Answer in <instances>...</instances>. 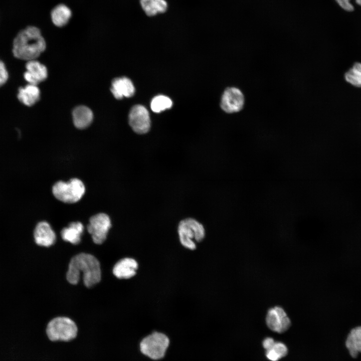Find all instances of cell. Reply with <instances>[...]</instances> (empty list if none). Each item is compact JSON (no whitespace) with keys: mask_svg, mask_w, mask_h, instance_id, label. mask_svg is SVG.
<instances>
[{"mask_svg":"<svg viewBox=\"0 0 361 361\" xmlns=\"http://www.w3.org/2000/svg\"><path fill=\"white\" fill-rule=\"evenodd\" d=\"M81 272L83 283L87 287H91L99 283L101 280V272L98 259L91 254L84 253L72 257L66 273L68 282L73 285L77 284Z\"/></svg>","mask_w":361,"mask_h":361,"instance_id":"obj_1","label":"cell"},{"mask_svg":"<svg viewBox=\"0 0 361 361\" xmlns=\"http://www.w3.org/2000/svg\"><path fill=\"white\" fill-rule=\"evenodd\" d=\"M46 48L40 30L29 26L20 31L13 41V53L18 59L27 61L36 60Z\"/></svg>","mask_w":361,"mask_h":361,"instance_id":"obj_2","label":"cell"},{"mask_svg":"<svg viewBox=\"0 0 361 361\" xmlns=\"http://www.w3.org/2000/svg\"><path fill=\"white\" fill-rule=\"evenodd\" d=\"M170 344L168 336L162 332L154 331L143 336L138 343L140 353L153 361L163 359Z\"/></svg>","mask_w":361,"mask_h":361,"instance_id":"obj_3","label":"cell"},{"mask_svg":"<svg viewBox=\"0 0 361 361\" xmlns=\"http://www.w3.org/2000/svg\"><path fill=\"white\" fill-rule=\"evenodd\" d=\"M78 327L72 319L58 316L51 319L46 328L49 340L53 342H68L75 339L78 335Z\"/></svg>","mask_w":361,"mask_h":361,"instance_id":"obj_4","label":"cell"},{"mask_svg":"<svg viewBox=\"0 0 361 361\" xmlns=\"http://www.w3.org/2000/svg\"><path fill=\"white\" fill-rule=\"evenodd\" d=\"M179 242L185 248L194 250L197 243L202 241L205 237L204 226L197 220L188 218L180 221L177 227Z\"/></svg>","mask_w":361,"mask_h":361,"instance_id":"obj_5","label":"cell"},{"mask_svg":"<svg viewBox=\"0 0 361 361\" xmlns=\"http://www.w3.org/2000/svg\"><path fill=\"white\" fill-rule=\"evenodd\" d=\"M85 192L83 183L79 179L73 178L67 182L59 181L52 188V193L58 200L68 204L78 202Z\"/></svg>","mask_w":361,"mask_h":361,"instance_id":"obj_6","label":"cell"},{"mask_svg":"<svg viewBox=\"0 0 361 361\" xmlns=\"http://www.w3.org/2000/svg\"><path fill=\"white\" fill-rule=\"evenodd\" d=\"M111 227L109 217L103 213L92 216L89 219L87 230L91 235L93 241L96 244H102L106 239Z\"/></svg>","mask_w":361,"mask_h":361,"instance_id":"obj_7","label":"cell"},{"mask_svg":"<svg viewBox=\"0 0 361 361\" xmlns=\"http://www.w3.org/2000/svg\"><path fill=\"white\" fill-rule=\"evenodd\" d=\"M265 320L270 329L280 333L286 331L291 325V320L286 312L283 308L278 305L268 309Z\"/></svg>","mask_w":361,"mask_h":361,"instance_id":"obj_8","label":"cell"},{"mask_svg":"<svg viewBox=\"0 0 361 361\" xmlns=\"http://www.w3.org/2000/svg\"><path fill=\"white\" fill-rule=\"evenodd\" d=\"M129 124L136 133H147L150 128L149 113L145 107L141 105H134L131 109L128 117Z\"/></svg>","mask_w":361,"mask_h":361,"instance_id":"obj_9","label":"cell"},{"mask_svg":"<svg viewBox=\"0 0 361 361\" xmlns=\"http://www.w3.org/2000/svg\"><path fill=\"white\" fill-rule=\"evenodd\" d=\"M245 97L242 92L236 87L227 88L224 92L221 107L226 112L233 113L240 111L244 107Z\"/></svg>","mask_w":361,"mask_h":361,"instance_id":"obj_10","label":"cell"},{"mask_svg":"<svg viewBox=\"0 0 361 361\" xmlns=\"http://www.w3.org/2000/svg\"><path fill=\"white\" fill-rule=\"evenodd\" d=\"M26 68L24 77L28 84L37 85L44 81L48 76L46 66L36 60L27 61Z\"/></svg>","mask_w":361,"mask_h":361,"instance_id":"obj_11","label":"cell"},{"mask_svg":"<svg viewBox=\"0 0 361 361\" xmlns=\"http://www.w3.org/2000/svg\"><path fill=\"white\" fill-rule=\"evenodd\" d=\"M34 237L35 242L39 246L50 247L53 245L56 239V236L50 224L45 221L37 224L34 232Z\"/></svg>","mask_w":361,"mask_h":361,"instance_id":"obj_12","label":"cell"},{"mask_svg":"<svg viewBox=\"0 0 361 361\" xmlns=\"http://www.w3.org/2000/svg\"><path fill=\"white\" fill-rule=\"evenodd\" d=\"M138 264L131 258H124L119 260L113 268V274L119 279H129L136 274Z\"/></svg>","mask_w":361,"mask_h":361,"instance_id":"obj_13","label":"cell"},{"mask_svg":"<svg viewBox=\"0 0 361 361\" xmlns=\"http://www.w3.org/2000/svg\"><path fill=\"white\" fill-rule=\"evenodd\" d=\"M110 90L117 99H121L123 97H130L135 92L133 83L129 78L125 77L113 79Z\"/></svg>","mask_w":361,"mask_h":361,"instance_id":"obj_14","label":"cell"},{"mask_svg":"<svg viewBox=\"0 0 361 361\" xmlns=\"http://www.w3.org/2000/svg\"><path fill=\"white\" fill-rule=\"evenodd\" d=\"M344 343L351 357L356 358L361 353V325L355 326L349 330Z\"/></svg>","mask_w":361,"mask_h":361,"instance_id":"obj_15","label":"cell"},{"mask_svg":"<svg viewBox=\"0 0 361 361\" xmlns=\"http://www.w3.org/2000/svg\"><path fill=\"white\" fill-rule=\"evenodd\" d=\"M140 7L146 16L155 17L164 14L168 8L167 0H139Z\"/></svg>","mask_w":361,"mask_h":361,"instance_id":"obj_16","label":"cell"},{"mask_svg":"<svg viewBox=\"0 0 361 361\" xmlns=\"http://www.w3.org/2000/svg\"><path fill=\"white\" fill-rule=\"evenodd\" d=\"M74 125L78 129H85L92 123L93 114L91 110L84 105L75 107L72 112Z\"/></svg>","mask_w":361,"mask_h":361,"instance_id":"obj_17","label":"cell"},{"mask_svg":"<svg viewBox=\"0 0 361 361\" xmlns=\"http://www.w3.org/2000/svg\"><path fill=\"white\" fill-rule=\"evenodd\" d=\"M72 16L71 10L64 4L56 5L52 9L50 13V17L53 24L59 28L67 25Z\"/></svg>","mask_w":361,"mask_h":361,"instance_id":"obj_18","label":"cell"},{"mask_svg":"<svg viewBox=\"0 0 361 361\" xmlns=\"http://www.w3.org/2000/svg\"><path fill=\"white\" fill-rule=\"evenodd\" d=\"M19 100L27 106H31L38 101L40 91L37 85L28 84L19 89L17 95Z\"/></svg>","mask_w":361,"mask_h":361,"instance_id":"obj_19","label":"cell"},{"mask_svg":"<svg viewBox=\"0 0 361 361\" xmlns=\"http://www.w3.org/2000/svg\"><path fill=\"white\" fill-rule=\"evenodd\" d=\"M84 226L80 222H72L67 227L63 228L61 232L63 240L74 245L78 244L83 233Z\"/></svg>","mask_w":361,"mask_h":361,"instance_id":"obj_20","label":"cell"},{"mask_svg":"<svg viewBox=\"0 0 361 361\" xmlns=\"http://www.w3.org/2000/svg\"><path fill=\"white\" fill-rule=\"evenodd\" d=\"M345 80L355 87H361V63L355 62L344 74Z\"/></svg>","mask_w":361,"mask_h":361,"instance_id":"obj_21","label":"cell"},{"mask_svg":"<svg viewBox=\"0 0 361 361\" xmlns=\"http://www.w3.org/2000/svg\"><path fill=\"white\" fill-rule=\"evenodd\" d=\"M172 105V101L168 97L158 95L152 99L150 107L153 112L158 113L170 108Z\"/></svg>","mask_w":361,"mask_h":361,"instance_id":"obj_22","label":"cell"},{"mask_svg":"<svg viewBox=\"0 0 361 361\" xmlns=\"http://www.w3.org/2000/svg\"><path fill=\"white\" fill-rule=\"evenodd\" d=\"M339 6L347 12H351L354 10L353 5L350 1L351 0H335ZM355 3L361 6V0H355Z\"/></svg>","mask_w":361,"mask_h":361,"instance_id":"obj_23","label":"cell"},{"mask_svg":"<svg viewBox=\"0 0 361 361\" xmlns=\"http://www.w3.org/2000/svg\"><path fill=\"white\" fill-rule=\"evenodd\" d=\"M272 349L276 351L280 358L285 356L288 353L287 346L281 342H275Z\"/></svg>","mask_w":361,"mask_h":361,"instance_id":"obj_24","label":"cell"},{"mask_svg":"<svg viewBox=\"0 0 361 361\" xmlns=\"http://www.w3.org/2000/svg\"><path fill=\"white\" fill-rule=\"evenodd\" d=\"M9 77L8 72L5 64L0 60V87L7 81Z\"/></svg>","mask_w":361,"mask_h":361,"instance_id":"obj_25","label":"cell"},{"mask_svg":"<svg viewBox=\"0 0 361 361\" xmlns=\"http://www.w3.org/2000/svg\"><path fill=\"white\" fill-rule=\"evenodd\" d=\"M266 357L271 361H278L281 358L273 349L266 350Z\"/></svg>","mask_w":361,"mask_h":361,"instance_id":"obj_26","label":"cell"},{"mask_svg":"<svg viewBox=\"0 0 361 361\" xmlns=\"http://www.w3.org/2000/svg\"><path fill=\"white\" fill-rule=\"evenodd\" d=\"M274 340L271 337H266L263 341L262 344L263 347L266 350L272 349L275 344Z\"/></svg>","mask_w":361,"mask_h":361,"instance_id":"obj_27","label":"cell"}]
</instances>
